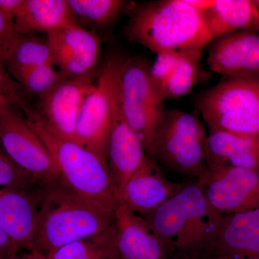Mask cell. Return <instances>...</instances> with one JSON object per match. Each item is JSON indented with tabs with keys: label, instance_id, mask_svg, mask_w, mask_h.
I'll use <instances>...</instances> for the list:
<instances>
[{
	"label": "cell",
	"instance_id": "cell-1",
	"mask_svg": "<svg viewBox=\"0 0 259 259\" xmlns=\"http://www.w3.org/2000/svg\"><path fill=\"white\" fill-rule=\"evenodd\" d=\"M126 35L156 56L202 57L213 40L203 11L190 0H159L135 7Z\"/></svg>",
	"mask_w": 259,
	"mask_h": 259
},
{
	"label": "cell",
	"instance_id": "cell-2",
	"mask_svg": "<svg viewBox=\"0 0 259 259\" xmlns=\"http://www.w3.org/2000/svg\"><path fill=\"white\" fill-rule=\"evenodd\" d=\"M224 218L196 181L144 218L176 259L212 255Z\"/></svg>",
	"mask_w": 259,
	"mask_h": 259
},
{
	"label": "cell",
	"instance_id": "cell-3",
	"mask_svg": "<svg viewBox=\"0 0 259 259\" xmlns=\"http://www.w3.org/2000/svg\"><path fill=\"white\" fill-rule=\"evenodd\" d=\"M114 212L81 197L61 181L41 185L35 250L48 256L61 247L107 231Z\"/></svg>",
	"mask_w": 259,
	"mask_h": 259
},
{
	"label": "cell",
	"instance_id": "cell-4",
	"mask_svg": "<svg viewBox=\"0 0 259 259\" xmlns=\"http://www.w3.org/2000/svg\"><path fill=\"white\" fill-rule=\"evenodd\" d=\"M21 112L49 150L61 183L81 197L115 211L117 190L106 160L57 134L31 104Z\"/></svg>",
	"mask_w": 259,
	"mask_h": 259
},
{
	"label": "cell",
	"instance_id": "cell-5",
	"mask_svg": "<svg viewBox=\"0 0 259 259\" xmlns=\"http://www.w3.org/2000/svg\"><path fill=\"white\" fill-rule=\"evenodd\" d=\"M196 106L209 132L259 139V76L226 78L201 93Z\"/></svg>",
	"mask_w": 259,
	"mask_h": 259
},
{
	"label": "cell",
	"instance_id": "cell-6",
	"mask_svg": "<svg viewBox=\"0 0 259 259\" xmlns=\"http://www.w3.org/2000/svg\"><path fill=\"white\" fill-rule=\"evenodd\" d=\"M207 134L197 114L166 109L153 140L152 160L177 175L199 180L207 169Z\"/></svg>",
	"mask_w": 259,
	"mask_h": 259
},
{
	"label": "cell",
	"instance_id": "cell-7",
	"mask_svg": "<svg viewBox=\"0 0 259 259\" xmlns=\"http://www.w3.org/2000/svg\"><path fill=\"white\" fill-rule=\"evenodd\" d=\"M117 88L125 120L152 160L153 140L166 108L153 86L150 65L138 57L122 59Z\"/></svg>",
	"mask_w": 259,
	"mask_h": 259
},
{
	"label": "cell",
	"instance_id": "cell-8",
	"mask_svg": "<svg viewBox=\"0 0 259 259\" xmlns=\"http://www.w3.org/2000/svg\"><path fill=\"white\" fill-rule=\"evenodd\" d=\"M0 143L12 161L39 185L60 180L49 150L15 105L0 114Z\"/></svg>",
	"mask_w": 259,
	"mask_h": 259
},
{
	"label": "cell",
	"instance_id": "cell-9",
	"mask_svg": "<svg viewBox=\"0 0 259 259\" xmlns=\"http://www.w3.org/2000/svg\"><path fill=\"white\" fill-rule=\"evenodd\" d=\"M122 59L115 55L105 61L95 90L85 100L76 125V142L106 161L112 125V92Z\"/></svg>",
	"mask_w": 259,
	"mask_h": 259
},
{
	"label": "cell",
	"instance_id": "cell-10",
	"mask_svg": "<svg viewBox=\"0 0 259 259\" xmlns=\"http://www.w3.org/2000/svg\"><path fill=\"white\" fill-rule=\"evenodd\" d=\"M114 223L102 235L103 259H171L144 218L117 204Z\"/></svg>",
	"mask_w": 259,
	"mask_h": 259
},
{
	"label": "cell",
	"instance_id": "cell-11",
	"mask_svg": "<svg viewBox=\"0 0 259 259\" xmlns=\"http://www.w3.org/2000/svg\"><path fill=\"white\" fill-rule=\"evenodd\" d=\"M197 182L209 204L223 215L259 207V170L208 166Z\"/></svg>",
	"mask_w": 259,
	"mask_h": 259
},
{
	"label": "cell",
	"instance_id": "cell-12",
	"mask_svg": "<svg viewBox=\"0 0 259 259\" xmlns=\"http://www.w3.org/2000/svg\"><path fill=\"white\" fill-rule=\"evenodd\" d=\"M95 88V82L90 76L66 77L38 95L33 107L57 134L76 142L80 112Z\"/></svg>",
	"mask_w": 259,
	"mask_h": 259
},
{
	"label": "cell",
	"instance_id": "cell-13",
	"mask_svg": "<svg viewBox=\"0 0 259 259\" xmlns=\"http://www.w3.org/2000/svg\"><path fill=\"white\" fill-rule=\"evenodd\" d=\"M118 75L112 92V125L107 147V165L117 195L126 182L151 159L122 114L117 88Z\"/></svg>",
	"mask_w": 259,
	"mask_h": 259
},
{
	"label": "cell",
	"instance_id": "cell-14",
	"mask_svg": "<svg viewBox=\"0 0 259 259\" xmlns=\"http://www.w3.org/2000/svg\"><path fill=\"white\" fill-rule=\"evenodd\" d=\"M41 185L0 188V228L19 250H35Z\"/></svg>",
	"mask_w": 259,
	"mask_h": 259
},
{
	"label": "cell",
	"instance_id": "cell-15",
	"mask_svg": "<svg viewBox=\"0 0 259 259\" xmlns=\"http://www.w3.org/2000/svg\"><path fill=\"white\" fill-rule=\"evenodd\" d=\"M207 64L216 74L228 77L259 76V30L249 29L213 39Z\"/></svg>",
	"mask_w": 259,
	"mask_h": 259
},
{
	"label": "cell",
	"instance_id": "cell-16",
	"mask_svg": "<svg viewBox=\"0 0 259 259\" xmlns=\"http://www.w3.org/2000/svg\"><path fill=\"white\" fill-rule=\"evenodd\" d=\"M183 185L166 178L157 163L150 159L126 182L117 195V204L145 218L171 199Z\"/></svg>",
	"mask_w": 259,
	"mask_h": 259
},
{
	"label": "cell",
	"instance_id": "cell-17",
	"mask_svg": "<svg viewBox=\"0 0 259 259\" xmlns=\"http://www.w3.org/2000/svg\"><path fill=\"white\" fill-rule=\"evenodd\" d=\"M212 255L259 259V207L225 216Z\"/></svg>",
	"mask_w": 259,
	"mask_h": 259
},
{
	"label": "cell",
	"instance_id": "cell-18",
	"mask_svg": "<svg viewBox=\"0 0 259 259\" xmlns=\"http://www.w3.org/2000/svg\"><path fill=\"white\" fill-rule=\"evenodd\" d=\"M205 151L207 167L259 170V139L211 131L206 139Z\"/></svg>",
	"mask_w": 259,
	"mask_h": 259
},
{
	"label": "cell",
	"instance_id": "cell-19",
	"mask_svg": "<svg viewBox=\"0 0 259 259\" xmlns=\"http://www.w3.org/2000/svg\"><path fill=\"white\" fill-rule=\"evenodd\" d=\"M78 23L68 0H25L14 20L17 32L34 35Z\"/></svg>",
	"mask_w": 259,
	"mask_h": 259
},
{
	"label": "cell",
	"instance_id": "cell-20",
	"mask_svg": "<svg viewBox=\"0 0 259 259\" xmlns=\"http://www.w3.org/2000/svg\"><path fill=\"white\" fill-rule=\"evenodd\" d=\"M203 13L213 39L241 30H259L255 0H213Z\"/></svg>",
	"mask_w": 259,
	"mask_h": 259
},
{
	"label": "cell",
	"instance_id": "cell-21",
	"mask_svg": "<svg viewBox=\"0 0 259 259\" xmlns=\"http://www.w3.org/2000/svg\"><path fill=\"white\" fill-rule=\"evenodd\" d=\"M4 62L10 76L17 81L29 70L53 64L52 51L47 37L18 33L7 52Z\"/></svg>",
	"mask_w": 259,
	"mask_h": 259
},
{
	"label": "cell",
	"instance_id": "cell-22",
	"mask_svg": "<svg viewBox=\"0 0 259 259\" xmlns=\"http://www.w3.org/2000/svg\"><path fill=\"white\" fill-rule=\"evenodd\" d=\"M47 38L53 50H62L86 59L97 65L100 54V39L95 32L86 30L79 23L47 34Z\"/></svg>",
	"mask_w": 259,
	"mask_h": 259
},
{
	"label": "cell",
	"instance_id": "cell-23",
	"mask_svg": "<svg viewBox=\"0 0 259 259\" xmlns=\"http://www.w3.org/2000/svg\"><path fill=\"white\" fill-rule=\"evenodd\" d=\"M202 57L183 56L171 75L157 89L163 102L169 99L185 96L201 81L208 76L201 65Z\"/></svg>",
	"mask_w": 259,
	"mask_h": 259
},
{
	"label": "cell",
	"instance_id": "cell-24",
	"mask_svg": "<svg viewBox=\"0 0 259 259\" xmlns=\"http://www.w3.org/2000/svg\"><path fill=\"white\" fill-rule=\"evenodd\" d=\"M78 20L92 26H105L125 9L122 0H68Z\"/></svg>",
	"mask_w": 259,
	"mask_h": 259
},
{
	"label": "cell",
	"instance_id": "cell-25",
	"mask_svg": "<svg viewBox=\"0 0 259 259\" xmlns=\"http://www.w3.org/2000/svg\"><path fill=\"white\" fill-rule=\"evenodd\" d=\"M66 77L69 76L56 69L54 64H46L29 70L17 81L28 99V97H37L41 95Z\"/></svg>",
	"mask_w": 259,
	"mask_h": 259
},
{
	"label": "cell",
	"instance_id": "cell-26",
	"mask_svg": "<svg viewBox=\"0 0 259 259\" xmlns=\"http://www.w3.org/2000/svg\"><path fill=\"white\" fill-rule=\"evenodd\" d=\"M102 234L95 238L74 242L61 247L48 255V258L103 259Z\"/></svg>",
	"mask_w": 259,
	"mask_h": 259
},
{
	"label": "cell",
	"instance_id": "cell-27",
	"mask_svg": "<svg viewBox=\"0 0 259 259\" xmlns=\"http://www.w3.org/2000/svg\"><path fill=\"white\" fill-rule=\"evenodd\" d=\"M37 185L36 181L19 168L6 153L0 151V188H31Z\"/></svg>",
	"mask_w": 259,
	"mask_h": 259
},
{
	"label": "cell",
	"instance_id": "cell-28",
	"mask_svg": "<svg viewBox=\"0 0 259 259\" xmlns=\"http://www.w3.org/2000/svg\"><path fill=\"white\" fill-rule=\"evenodd\" d=\"M0 93L8 97L20 110L30 104L20 83L9 74L4 61L0 58Z\"/></svg>",
	"mask_w": 259,
	"mask_h": 259
},
{
	"label": "cell",
	"instance_id": "cell-29",
	"mask_svg": "<svg viewBox=\"0 0 259 259\" xmlns=\"http://www.w3.org/2000/svg\"><path fill=\"white\" fill-rule=\"evenodd\" d=\"M18 34L14 23L8 20L0 12V58L3 61L12 42Z\"/></svg>",
	"mask_w": 259,
	"mask_h": 259
},
{
	"label": "cell",
	"instance_id": "cell-30",
	"mask_svg": "<svg viewBox=\"0 0 259 259\" xmlns=\"http://www.w3.org/2000/svg\"><path fill=\"white\" fill-rule=\"evenodd\" d=\"M25 0H0V12L8 20L14 23V20Z\"/></svg>",
	"mask_w": 259,
	"mask_h": 259
},
{
	"label": "cell",
	"instance_id": "cell-31",
	"mask_svg": "<svg viewBox=\"0 0 259 259\" xmlns=\"http://www.w3.org/2000/svg\"><path fill=\"white\" fill-rule=\"evenodd\" d=\"M19 251L9 236L0 228V259H6Z\"/></svg>",
	"mask_w": 259,
	"mask_h": 259
},
{
	"label": "cell",
	"instance_id": "cell-32",
	"mask_svg": "<svg viewBox=\"0 0 259 259\" xmlns=\"http://www.w3.org/2000/svg\"><path fill=\"white\" fill-rule=\"evenodd\" d=\"M6 259H49L37 250H19Z\"/></svg>",
	"mask_w": 259,
	"mask_h": 259
},
{
	"label": "cell",
	"instance_id": "cell-33",
	"mask_svg": "<svg viewBox=\"0 0 259 259\" xmlns=\"http://www.w3.org/2000/svg\"><path fill=\"white\" fill-rule=\"evenodd\" d=\"M11 105H14L8 97L0 93V114L8 110Z\"/></svg>",
	"mask_w": 259,
	"mask_h": 259
},
{
	"label": "cell",
	"instance_id": "cell-34",
	"mask_svg": "<svg viewBox=\"0 0 259 259\" xmlns=\"http://www.w3.org/2000/svg\"><path fill=\"white\" fill-rule=\"evenodd\" d=\"M176 259H229L227 258L226 257L221 256V255H206V256L202 257H194V258H182Z\"/></svg>",
	"mask_w": 259,
	"mask_h": 259
},
{
	"label": "cell",
	"instance_id": "cell-35",
	"mask_svg": "<svg viewBox=\"0 0 259 259\" xmlns=\"http://www.w3.org/2000/svg\"><path fill=\"white\" fill-rule=\"evenodd\" d=\"M255 3H256L257 7H258V9L259 11V0H255Z\"/></svg>",
	"mask_w": 259,
	"mask_h": 259
}]
</instances>
